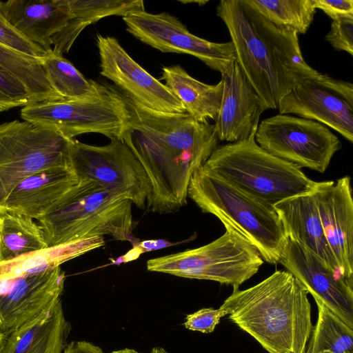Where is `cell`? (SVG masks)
Returning <instances> with one entry per match:
<instances>
[{
  "instance_id": "6da1fadb",
  "label": "cell",
  "mask_w": 353,
  "mask_h": 353,
  "mask_svg": "<svg viewBox=\"0 0 353 353\" xmlns=\"http://www.w3.org/2000/svg\"><path fill=\"white\" fill-rule=\"evenodd\" d=\"M125 98L129 117L120 139L147 174L151 187L148 210L174 212L186 205L194 173L218 146L214 125L187 113L152 111Z\"/></svg>"
},
{
  "instance_id": "7a4b0ae2",
  "label": "cell",
  "mask_w": 353,
  "mask_h": 353,
  "mask_svg": "<svg viewBox=\"0 0 353 353\" xmlns=\"http://www.w3.org/2000/svg\"><path fill=\"white\" fill-rule=\"evenodd\" d=\"M216 14L229 31L237 63L268 109H278L293 88L321 74L305 61L296 32L274 25L246 0H221Z\"/></svg>"
},
{
  "instance_id": "3957f363",
  "label": "cell",
  "mask_w": 353,
  "mask_h": 353,
  "mask_svg": "<svg viewBox=\"0 0 353 353\" xmlns=\"http://www.w3.org/2000/svg\"><path fill=\"white\" fill-rule=\"evenodd\" d=\"M308 292L288 270L233 290L221 305L229 319L269 353H305L314 327Z\"/></svg>"
},
{
  "instance_id": "277c9868",
  "label": "cell",
  "mask_w": 353,
  "mask_h": 353,
  "mask_svg": "<svg viewBox=\"0 0 353 353\" xmlns=\"http://www.w3.org/2000/svg\"><path fill=\"white\" fill-rule=\"evenodd\" d=\"M255 129L243 141L217 146L203 165L207 172L268 204L311 193L316 181L301 168L262 148Z\"/></svg>"
},
{
  "instance_id": "5b68a950",
  "label": "cell",
  "mask_w": 353,
  "mask_h": 353,
  "mask_svg": "<svg viewBox=\"0 0 353 353\" xmlns=\"http://www.w3.org/2000/svg\"><path fill=\"white\" fill-rule=\"evenodd\" d=\"M204 213L213 214L224 226L243 236L256 248L265 262L277 265L287 234L274 205L263 202L200 167L188 190Z\"/></svg>"
},
{
  "instance_id": "8992f818",
  "label": "cell",
  "mask_w": 353,
  "mask_h": 353,
  "mask_svg": "<svg viewBox=\"0 0 353 353\" xmlns=\"http://www.w3.org/2000/svg\"><path fill=\"white\" fill-rule=\"evenodd\" d=\"M80 182L38 220L48 247L109 235L117 241L132 236V201L94 181Z\"/></svg>"
},
{
  "instance_id": "52a82bcc",
  "label": "cell",
  "mask_w": 353,
  "mask_h": 353,
  "mask_svg": "<svg viewBox=\"0 0 353 353\" xmlns=\"http://www.w3.org/2000/svg\"><path fill=\"white\" fill-rule=\"evenodd\" d=\"M220 237L205 245L149 259L147 270L179 277L217 281L233 290L257 273L265 262L255 246L224 226Z\"/></svg>"
},
{
  "instance_id": "ba28073f",
  "label": "cell",
  "mask_w": 353,
  "mask_h": 353,
  "mask_svg": "<svg viewBox=\"0 0 353 353\" xmlns=\"http://www.w3.org/2000/svg\"><path fill=\"white\" fill-rule=\"evenodd\" d=\"M71 140L25 120L0 123V210L12 190L28 176L49 168H70Z\"/></svg>"
},
{
  "instance_id": "9c48e42d",
  "label": "cell",
  "mask_w": 353,
  "mask_h": 353,
  "mask_svg": "<svg viewBox=\"0 0 353 353\" xmlns=\"http://www.w3.org/2000/svg\"><path fill=\"white\" fill-rule=\"evenodd\" d=\"M128 117L125 97L103 85L92 98L37 102L21 110L23 120L54 130L69 139L86 133L120 139Z\"/></svg>"
},
{
  "instance_id": "30bf717a",
  "label": "cell",
  "mask_w": 353,
  "mask_h": 353,
  "mask_svg": "<svg viewBox=\"0 0 353 353\" xmlns=\"http://www.w3.org/2000/svg\"><path fill=\"white\" fill-rule=\"evenodd\" d=\"M70 168L79 179L92 181L103 188L121 194L144 209L150 183L143 166L120 139L96 146L72 139Z\"/></svg>"
},
{
  "instance_id": "8fae6325",
  "label": "cell",
  "mask_w": 353,
  "mask_h": 353,
  "mask_svg": "<svg viewBox=\"0 0 353 353\" xmlns=\"http://www.w3.org/2000/svg\"><path fill=\"white\" fill-rule=\"evenodd\" d=\"M255 141L270 154L293 163L323 173L342 145L327 126L289 114H276L261 121Z\"/></svg>"
},
{
  "instance_id": "7c38bea8",
  "label": "cell",
  "mask_w": 353,
  "mask_h": 353,
  "mask_svg": "<svg viewBox=\"0 0 353 353\" xmlns=\"http://www.w3.org/2000/svg\"><path fill=\"white\" fill-rule=\"evenodd\" d=\"M126 30L141 42L163 52L194 56L210 68L227 73L236 61L233 43H214L192 34L168 12L151 14L145 10L123 17Z\"/></svg>"
},
{
  "instance_id": "4fadbf2b",
  "label": "cell",
  "mask_w": 353,
  "mask_h": 353,
  "mask_svg": "<svg viewBox=\"0 0 353 353\" xmlns=\"http://www.w3.org/2000/svg\"><path fill=\"white\" fill-rule=\"evenodd\" d=\"M281 114H296L331 128L353 143V84L321 74L293 88L279 103Z\"/></svg>"
},
{
  "instance_id": "5bb4252c",
  "label": "cell",
  "mask_w": 353,
  "mask_h": 353,
  "mask_svg": "<svg viewBox=\"0 0 353 353\" xmlns=\"http://www.w3.org/2000/svg\"><path fill=\"white\" fill-rule=\"evenodd\" d=\"M100 74L112 81L134 103L166 114H185L181 101L138 64L112 37L97 36Z\"/></svg>"
},
{
  "instance_id": "9a60e30c",
  "label": "cell",
  "mask_w": 353,
  "mask_h": 353,
  "mask_svg": "<svg viewBox=\"0 0 353 353\" xmlns=\"http://www.w3.org/2000/svg\"><path fill=\"white\" fill-rule=\"evenodd\" d=\"M279 263L299 281L316 302L353 329V279L334 272L288 236Z\"/></svg>"
},
{
  "instance_id": "2e32d148",
  "label": "cell",
  "mask_w": 353,
  "mask_h": 353,
  "mask_svg": "<svg viewBox=\"0 0 353 353\" xmlns=\"http://www.w3.org/2000/svg\"><path fill=\"white\" fill-rule=\"evenodd\" d=\"M312 194L328 244L341 274L353 279V199L351 179L316 182Z\"/></svg>"
},
{
  "instance_id": "e0dca14e",
  "label": "cell",
  "mask_w": 353,
  "mask_h": 353,
  "mask_svg": "<svg viewBox=\"0 0 353 353\" xmlns=\"http://www.w3.org/2000/svg\"><path fill=\"white\" fill-rule=\"evenodd\" d=\"M65 274L61 266L0 283V329L6 335L61 297Z\"/></svg>"
},
{
  "instance_id": "ac0fdd59",
  "label": "cell",
  "mask_w": 353,
  "mask_h": 353,
  "mask_svg": "<svg viewBox=\"0 0 353 353\" xmlns=\"http://www.w3.org/2000/svg\"><path fill=\"white\" fill-rule=\"evenodd\" d=\"M221 77L223 97L214 120L216 134L229 143L245 140L258 128L260 117L268 108L236 61Z\"/></svg>"
},
{
  "instance_id": "d6986e66",
  "label": "cell",
  "mask_w": 353,
  "mask_h": 353,
  "mask_svg": "<svg viewBox=\"0 0 353 353\" xmlns=\"http://www.w3.org/2000/svg\"><path fill=\"white\" fill-rule=\"evenodd\" d=\"M79 182L70 168H53L38 172L12 190L0 214L8 213L39 220Z\"/></svg>"
},
{
  "instance_id": "ffe728a7",
  "label": "cell",
  "mask_w": 353,
  "mask_h": 353,
  "mask_svg": "<svg viewBox=\"0 0 353 353\" xmlns=\"http://www.w3.org/2000/svg\"><path fill=\"white\" fill-rule=\"evenodd\" d=\"M3 17L25 37L52 50L51 38L70 18L68 0H8L1 1Z\"/></svg>"
},
{
  "instance_id": "44dd1931",
  "label": "cell",
  "mask_w": 353,
  "mask_h": 353,
  "mask_svg": "<svg viewBox=\"0 0 353 353\" xmlns=\"http://www.w3.org/2000/svg\"><path fill=\"white\" fill-rule=\"evenodd\" d=\"M274 207L287 236L316 255L334 272L342 275L325 235L312 192L283 200Z\"/></svg>"
},
{
  "instance_id": "7402d4cb",
  "label": "cell",
  "mask_w": 353,
  "mask_h": 353,
  "mask_svg": "<svg viewBox=\"0 0 353 353\" xmlns=\"http://www.w3.org/2000/svg\"><path fill=\"white\" fill-rule=\"evenodd\" d=\"M70 328L59 298L7 335L0 353H63Z\"/></svg>"
},
{
  "instance_id": "603a6c76",
  "label": "cell",
  "mask_w": 353,
  "mask_h": 353,
  "mask_svg": "<svg viewBox=\"0 0 353 353\" xmlns=\"http://www.w3.org/2000/svg\"><path fill=\"white\" fill-rule=\"evenodd\" d=\"M161 79L193 119L200 122L216 119L223 97L221 79L215 85L204 83L191 77L179 65L163 67Z\"/></svg>"
},
{
  "instance_id": "cb8c5ba5",
  "label": "cell",
  "mask_w": 353,
  "mask_h": 353,
  "mask_svg": "<svg viewBox=\"0 0 353 353\" xmlns=\"http://www.w3.org/2000/svg\"><path fill=\"white\" fill-rule=\"evenodd\" d=\"M70 18L66 26L51 38L52 52L62 55L68 52L74 41L88 25L102 18L145 10L143 1L68 0Z\"/></svg>"
},
{
  "instance_id": "d4e9b609",
  "label": "cell",
  "mask_w": 353,
  "mask_h": 353,
  "mask_svg": "<svg viewBox=\"0 0 353 353\" xmlns=\"http://www.w3.org/2000/svg\"><path fill=\"white\" fill-rule=\"evenodd\" d=\"M105 245L103 236L48 247L0 263V283L59 267L62 263Z\"/></svg>"
},
{
  "instance_id": "484cf974",
  "label": "cell",
  "mask_w": 353,
  "mask_h": 353,
  "mask_svg": "<svg viewBox=\"0 0 353 353\" xmlns=\"http://www.w3.org/2000/svg\"><path fill=\"white\" fill-rule=\"evenodd\" d=\"M47 248L43 230L34 219L0 214V263Z\"/></svg>"
},
{
  "instance_id": "4316f807",
  "label": "cell",
  "mask_w": 353,
  "mask_h": 353,
  "mask_svg": "<svg viewBox=\"0 0 353 353\" xmlns=\"http://www.w3.org/2000/svg\"><path fill=\"white\" fill-rule=\"evenodd\" d=\"M41 65L51 87L64 99L92 98L103 87L98 82L88 80L68 60L52 50L47 52Z\"/></svg>"
},
{
  "instance_id": "83f0119b",
  "label": "cell",
  "mask_w": 353,
  "mask_h": 353,
  "mask_svg": "<svg viewBox=\"0 0 353 353\" xmlns=\"http://www.w3.org/2000/svg\"><path fill=\"white\" fill-rule=\"evenodd\" d=\"M0 68L17 79L36 102L63 100L51 87L41 62L0 44Z\"/></svg>"
},
{
  "instance_id": "f1b7e54d",
  "label": "cell",
  "mask_w": 353,
  "mask_h": 353,
  "mask_svg": "<svg viewBox=\"0 0 353 353\" xmlns=\"http://www.w3.org/2000/svg\"><path fill=\"white\" fill-rule=\"evenodd\" d=\"M274 25L305 34L312 24L316 8L313 0H246Z\"/></svg>"
},
{
  "instance_id": "f546056e",
  "label": "cell",
  "mask_w": 353,
  "mask_h": 353,
  "mask_svg": "<svg viewBox=\"0 0 353 353\" xmlns=\"http://www.w3.org/2000/svg\"><path fill=\"white\" fill-rule=\"evenodd\" d=\"M318 319L312 334V352L353 353V329L322 303L316 302Z\"/></svg>"
},
{
  "instance_id": "4dcf8cb0",
  "label": "cell",
  "mask_w": 353,
  "mask_h": 353,
  "mask_svg": "<svg viewBox=\"0 0 353 353\" xmlns=\"http://www.w3.org/2000/svg\"><path fill=\"white\" fill-rule=\"evenodd\" d=\"M37 103L26 88L0 68V112Z\"/></svg>"
},
{
  "instance_id": "1f68e13d",
  "label": "cell",
  "mask_w": 353,
  "mask_h": 353,
  "mask_svg": "<svg viewBox=\"0 0 353 353\" xmlns=\"http://www.w3.org/2000/svg\"><path fill=\"white\" fill-rule=\"evenodd\" d=\"M1 1H0L1 5ZM0 44L42 62L47 52L39 45L21 34L2 14L0 10Z\"/></svg>"
},
{
  "instance_id": "d6a6232c",
  "label": "cell",
  "mask_w": 353,
  "mask_h": 353,
  "mask_svg": "<svg viewBox=\"0 0 353 353\" xmlns=\"http://www.w3.org/2000/svg\"><path fill=\"white\" fill-rule=\"evenodd\" d=\"M325 39L336 51H345L353 55V17L333 19Z\"/></svg>"
},
{
  "instance_id": "836d02e7",
  "label": "cell",
  "mask_w": 353,
  "mask_h": 353,
  "mask_svg": "<svg viewBox=\"0 0 353 353\" xmlns=\"http://www.w3.org/2000/svg\"><path fill=\"white\" fill-rule=\"evenodd\" d=\"M225 315H228V311L221 307L219 309L202 308L188 314L183 325L189 330L211 333L219 323L221 319Z\"/></svg>"
},
{
  "instance_id": "e575fe53",
  "label": "cell",
  "mask_w": 353,
  "mask_h": 353,
  "mask_svg": "<svg viewBox=\"0 0 353 353\" xmlns=\"http://www.w3.org/2000/svg\"><path fill=\"white\" fill-rule=\"evenodd\" d=\"M316 9H320L332 20L353 17L352 0H313Z\"/></svg>"
},
{
  "instance_id": "d590c367",
  "label": "cell",
  "mask_w": 353,
  "mask_h": 353,
  "mask_svg": "<svg viewBox=\"0 0 353 353\" xmlns=\"http://www.w3.org/2000/svg\"><path fill=\"white\" fill-rule=\"evenodd\" d=\"M63 353H104L101 347L85 341H72L67 344Z\"/></svg>"
},
{
  "instance_id": "8d00e7d4",
  "label": "cell",
  "mask_w": 353,
  "mask_h": 353,
  "mask_svg": "<svg viewBox=\"0 0 353 353\" xmlns=\"http://www.w3.org/2000/svg\"><path fill=\"white\" fill-rule=\"evenodd\" d=\"M110 353H140L137 350L131 348H123L118 350H114Z\"/></svg>"
},
{
  "instance_id": "74e56055",
  "label": "cell",
  "mask_w": 353,
  "mask_h": 353,
  "mask_svg": "<svg viewBox=\"0 0 353 353\" xmlns=\"http://www.w3.org/2000/svg\"><path fill=\"white\" fill-rule=\"evenodd\" d=\"M7 335L0 329V352L4 344Z\"/></svg>"
},
{
  "instance_id": "f35d334b",
  "label": "cell",
  "mask_w": 353,
  "mask_h": 353,
  "mask_svg": "<svg viewBox=\"0 0 353 353\" xmlns=\"http://www.w3.org/2000/svg\"><path fill=\"white\" fill-rule=\"evenodd\" d=\"M150 353H169L164 348L161 347H154L152 349Z\"/></svg>"
},
{
  "instance_id": "ab89813d",
  "label": "cell",
  "mask_w": 353,
  "mask_h": 353,
  "mask_svg": "<svg viewBox=\"0 0 353 353\" xmlns=\"http://www.w3.org/2000/svg\"><path fill=\"white\" fill-rule=\"evenodd\" d=\"M305 353H312V340H311V339H310L308 349L306 350Z\"/></svg>"
},
{
  "instance_id": "60d3db41",
  "label": "cell",
  "mask_w": 353,
  "mask_h": 353,
  "mask_svg": "<svg viewBox=\"0 0 353 353\" xmlns=\"http://www.w3.org/2000/svg\"><path fill=\"white\" fill-rule=\"evenodd\" d=\"M319 353H332V352H329V351H326V350H325V351H322V352H319Z\"/></svg>"
}]
</instances>
